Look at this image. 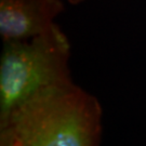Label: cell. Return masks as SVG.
<instances>
[{
	"label": "cell",
	"instance_id": "cell-1",
	"mask_svg": "<svg viewBox=\"0 0 146 146\" xmlns=\"http://www.w3.org/2000/svg\"><path fill=\"white\" fill-rule=\"evenodd\" d=\"M0 125L5 146H98L101 106L72 80L29 99Z\"/></svg>",
	"mask_w": 146,
	"mask_h": 146
},
{
	"label": "cell",
	"instance_id": "cell-2",
	"mask_svg": "<svg viewBox=\"0 0 146 146\" xmlns=\"http://www.w3.org/2000/svg\"><path fill=\"white\" fill-rule=\"evenodd\" d=\"M70 44L56 24L39 36L3 42L0 58V123L47 89L72 81Z\"/></svg>",
	"mask_w": 146,
	"mask_h": 146
},
{
	"label": "cell",
	"instance_id": "cell-3",
	"mask_svg": "<svg viewBox=\"0 0 146 146\" xmlns=\"http://www.w3.org/2000/svg\"><path fill=\"white\" fill-rule=\"evenodd\" d=\"M65 0H0V37L3 42L27 40L56 25Z\"/></svg>",
	"mask_w": 146,
	"mask_h": 146
},
{
	"label": "cell",
	"instance_id": "cell-4",
	"mask_svg": "<svg viewBox=\"0 0 146 146\" xmlns=\"http://www.w3.org/2000/svg\"><path fill=\"white\" fill-rule=\"evenodd\" d=\"M86 0H65V2H67L69 5H80V3H82L84 2Z\"/></svg>",
	"mask_w": 146,
	"mask_h": 146
}]
</instances>
